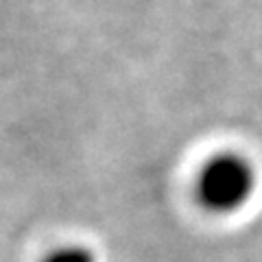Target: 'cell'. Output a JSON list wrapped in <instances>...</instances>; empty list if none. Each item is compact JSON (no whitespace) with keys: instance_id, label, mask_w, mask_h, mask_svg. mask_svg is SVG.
<instances>
[{"instance_id":"cell-1","label":"cell","mask_w":262,"mask_h":262,"mask_svg":"<svg viewBox=\"0 0 262 262\" xmlns=\"http://www.w3.org/2000/svg\"><path fill=\"white\" fill-rule=\"evenodd\" d=\"M256 168L241 153L223 151L203 162L194 179L196 201L212 214H234L256 192Z\"/></svg>"},{"instance_id":"cell-2","label":"cell","mask_w":262,"mask_h":262,"mask_svg":"<svg viewBox=\"0 0 262 262\" xmlns=\"http://www.w3.org/2000/svg\"><path fill=\"white\" fill-rule=\"evenodd\" d=\"M44 262H96V258L83 245H63L48 253Z\"/></svg>"}]
</instances>
